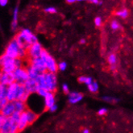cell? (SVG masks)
<instances>
[{
	"mask_svg": "<svg viewBox=\"0 0 133 133\" xmlns=\"http://www.w3.org/2000/svg\"><path fill=\"white\" fill-rule=\"evenodd\" d=\"M44 49L41 45V43H36L32 45H31L28 49L27 50L28 52V60H32V59H35V58H38L41 57V53L43 52Z\"/></svg>",
	"mask_w": 133,
	"mask_h": 133,
	"instance_id": "cell-7",
	"label": "cell"
},
{
	"mask_svg": "<svg viewBox=\"0 0 133 133\" xmlns=\"http://www.w3.org/2000/svg\"><path fill=\"white\" fill-rule=\"evenodd\" d=\"M15 112V104L14 102H7V103L5 105V107L3 108L1 113L6 118L11 117L14 113Z\"/></svg>",
	"mask_w": 133,
	"mask_h": 133,
	"instance_id": "cell-12",
	"label": "cell"
},
{
	"mask_svg": "<svg viewBox=\"0 0 133 133\" xmlns=\"http://www.w3.org/2000/svg\"><path fill=\"white\" fill-rule=\"evenodd\" d=\"M49 93L48 90H46L45 89H42V88H39L36 94L39 95V96H41V98H44L46 95H47V94Z\"/></svg>",
	"mask_w": 133,
	"mask_h": 133,
	"instance_id": "cell-27",
	"label": "cell"
},
{
	"mask_svg": "<svg viewBox=\"0 0 133 133\" xmlns=\"http://www.w3.org/2000/svg\"><path fill=\"white\" fill-rule=\"evenodd\" d=\"M26 111V114H27V116H28V122H29V125L32 124L38 118V114L32 110H30V109H27L25 111Z\"/></svg>",
	"mask_w": 133,
	"mask_h": 133,
	"instance_id": "cell-19",
	"label": "cell"
},
{
	"mask_svg": "<svg viewBox=\"0 0 133 133\" xmlns=\"http://www.w3.org/2000/svg\"><path fill=\"white\" fill-rule=\"evenodd\" d=\"M107 113V109L105 108V107L100 108L99 110L98 111V114L99 115H105Z\"/></svg>",
	"mask_w": 133,
	"mask_h": 133,
	"instance_id": "cell-33",
	"label": "cell"
},
{
	"mask_svg": "<svg viewBox=\"0 0 133 133\" xmlns=\"http://www.w3.org/2000/svg\"><path fill=\"white\" fill-rule=\"evenodd\" d=\"M107 61L108 64L110 65V68L111 70H115L116 69V65H117V61H118V58L117 56L115 53H110L107 57Z\"/></svg>",
	"mask_w": 133,
	"mask_h": 133,
	"instance_id": "cell-18",
	"label": "cell"
},
{
	"mask_svg": "<svg viewBox=\"0 0 133 133\" xmlns=\"http://www.w3.org/2000/svg\"><path fill=\"white\" fill-rule=\"evenodd\" d=\"M103 100L107 102V103H115L119 101L118 98H116L115 97H111V96H103Z\"/></svg>",
	"mask_w": 133,
	"mask_h": 133,
	"instance_id": "cell-26",
	"label": "cell"
},
{
	"mask_svg": "<svg viewBox=\"0 0 133 133\" xmlns=\"http://www.w3.org/2000/svg\"><path fill=\"white\" fill-rule=\"evenodd\" d=\"M7 3H8V0H0V6H5Z\"/></svg>",
	"mask_w": 133,
	"mask_h": 133,
	"instance_id": "cell-36",
	"label": "cell"
},
{
	"mask_svg": "<svg viewBox=\"0 0 133 133\" xmlns=\"http://www.w3.org/2000/svg\"><path fill=\"white\" fill-rule=\"evenodd\" d=\"M18 19H19V8L16 6L13 10L12 21H11V29L15 31L18 27Z\"/></svg>",
	"mask_w": 133,
	"mask_h": 133,
	"instance_id": "cell-17",
	"label": "cell"
},
{
	"mask_svg": "<svg viewBox=\"0 0 133 133\" xmlns=\"http://www.w3.org/2000/svg\"><path fill=\"white\" fill-rule=\"evenodd\" d=\"M7 102H8V100H7L6 98H3V99H0V112L2 111L3 108L5 107V105L7 103Z\"/></svg>",
	"mask_w": 133,
	"mask_h": 133,
	"instance_id": "cell-32",
	"label": "cell"
},
{
	"mask_svg": "<svg viewBox=\"0 0 133 133\" xmlns=\"http://www.w3.org/2000/svg\"><path fill=\"white\" fill-rule=\"evenodd\" d=\"M65 1H66L68 3H70V4H71V3H74L75 2H77V0H65Z\"/></svg>",
	"mask_w": 133,
	"mask_h": 133,
	"instance_id": "cell-40",
	"label": "cell"
},
{
	"mask_svg": "<svg viewBox=\"0 0 133 133\" xmlns=\"http://www.w3.org/2000/svg\"><path fill=\"white\" fill-rule=\"evenodd\" d=\"M28 65H31L32 68H34L40 74H43L47 72V68L45 65V63L41 57L28 60Z\"/></svg>",
	"mask_w": 133,
	"mask_h": 133,
	"instance_id": "cell-8",
	"label": "cell"
},
{
	"mask_svg": "<svg viewBox=\"0 0 133 133\" xmlns=\"http://www.w3.org/2000/svg\"><path fill=\"white\" fill-rule=\"evenodd\" d=\"M24 87L31 95H32V94H36V92L39 89L36 81L35 79H30V78L25 82Z\"/></svg>",
	"mask_w": 133,
	"mask_h": 133,
	"instance_id": "cell-13",
	"label": "cell"
},
{
	"mask_svg": "<svg viewBox=\"0 0 133 133\" xmlns=\"http://www.w3.org/2000/svg\"><path fill=\"white\" fill-rule=\"evenodd\" d=\"M57 110V104H55V105H53L52 107H50L49 111L50 112L53 113V112H55Z\"/></svg>",
	"mask_w": 133,
	"mask_h": 133,
	"instance_id": "cell-35",
	"label": "cell"
},
{
	"mask_svg": "<svg viewBox=\"0 0 133 133\" xmlns=\"http://www.w3.org/2000/svg\"><path fill=\"white\" fill-rule=\"evenodd\" d=\"M26 68H27V70H28V73L30 79H35L36 80L39 76L41 75V74H39L34 68H32L31 65H29L28 63V65L26 66Z\"/></svg>",
	"mask_w": 133,
	"mask_h": 133,
	"instance_id": "cell-20",
	"label": "cell"
},
{
	"mask_svg": "<svg viewBox=\"0 0 133 133\" xmlns=\"http://www.w3.org/2000/svg\"><path fill=\"white\" fill-rule=\"evenodd\" d=\"M88 1H90V0H88Z\"/></svg>",
	"mask_w": 133,
	"mask_h": 133,
	"instance_id": "cell-42",
	"label": "cell"
},
{
	"mask_svg": "<svg viewBox=\"0 0 133 133\" xmlns=\"http://www.w3.org/2000/svg\"><path fill=\"white\" fill-rule=\"evenodd\" d=\"M44 12L48 13V14H55L57 11V8L54 6H48V7H46V8H44Z\"/></svg>",
	"mask_w": 133,
	"mask_h": 133,
	"instance_id": "cell-28",
	"label": "cell"
},
{
	"mask_svg": "<svg viewBox=\"0 0 133 133\" xmlns=\"http://www.w3.org/2000/svg\"><path fill=\"white\" fill-rule=\"evenodd\" d=\"M15 81L20 85H24L25 82L29 79V75L28 73L27 68L25 66H23L15 69V71L13 73Z\"/></svg>",
	"mask_w": 133,
	"mask_h": 133,
	"instance_id": "cell-6",
	"label": "cell"
},
{
	"mask_svg": "<svg viewBox=\"0 0 133 133\" xmlns=\"http://www.w3.org/2000/svg\"><path fill=\"white\" fill-rule=\"evenodd\" d=\"M14 104H15V112H18L19 114L24 112L27 109V104L24 102H22V101H14Z\"/></svg>",
	"mask_w": 133,
	"mask_h": 133,
	"instance_id": "cell-16",
	"label": "cell"
},
{
	"mask_svg": "<svg viewBox=\"0 0 133 133\" xmlns=\"http://www.w3.org/2000/svg\"><path fill=\"white\" fill-rule=\"evenodd\" d=\"M67 69V64L65 61H61L58 64V69L61 70V71H65V70Z\"/></svg>",
	"mask_w": 133,
	"mask_h": 133,
	"instance_id": "cell-29",
	"label": "cell"
},
{
	"mask_svg": "<svg viewBox=\"0 0 133 133\" xmlns=\"http://www.w3.org/2000/svg\"><path fill=\"white\" fill-rule=\"evenodd\" d=\"M83 99V95L79 92H69L68 100L70 104H76Z\"/></svg>",
	"mask_w": 133,
	"mask_h": 133,
	"instance_id": "cell-15",
	"label": "cell"
},
{
	"mask_svg": "<svg viewBox=\"0 0 133 133\" xmlns=\"http://www.w3.org/2000/svg\"><path fill=\"white\" fill-rule=\"evenodd\" d=\"M103 0H100V1H99V3H98V5H102V4H103Z\"/></svg>",
	"mask_w": 133,
	"mask_h": 133,
	"instance_id": "cell-41",
	"label": "cell"
},
{
	"mask_svg": "<svg viewBox=\"0 0 133 133\" xmlns=\"http://www.w3.org/2000/svg\"><path fill=\"white\" fill-rule=\"evenodd\" d=\"M100 0H90V3H94V4H98Z\"/></svg>",
	"mask_w": 133,
	"mask_h": 133,
	"instance_id": "cell-37",
	"label": "cell"
},
{
	"mask_svg": "<svg viewBox=\"0 0 133 133\" xmlns=\"http://www.w3.org/2000/svg\"><path fill=\"white\" fill-rule=\"evenodd\" d=\"M23 62L24 60L19 58L13 59L6 55L5 53L0 56V67H1V71L4 73L13 74L16 69L25 66Z\"/></svg>",
	"mask_w": 133,
	"mask_h": 133,
	"instance_id": "cell-1",
	"label": "cell"
},
{
	"mask_svg": "<svg viewBox=\"0 0 133 133\" xmlns=\"http://www.w3.org/2000/svg\"><path fill=\"white\" fill-rule=\"evenodd\" d=\"M82 133H90V130L88 128H84L82 131Z\"/></svg>",
	"mask_w": 133,
	"mask_h": 133,
	"instance_id": "cell-39",
	"label": "cell"
},
{
	"mask_svg": "<svg viewBox=\"0 0 133 133\" xmlns=\"http://www.w3.org/2000/svg\"><path fill=\"white\" fill-rule=\"evenodd\" d=\"M78 82L80 83H83L87 85H89L92 82H93V79L90 77H87V76H81L78 78Z\"/></svg>",
	"mask_w": 133,
	"mask_h": 133,
	"instance_id": "cell-22",
	"label": "cell"
},
{
	"mask_svg": "<svg viewBox=\"0 0 133 133\" xmlns=\"http://www.w3.org/2000/svg\"><path fill=\"white\" fill-rule=\"evenodd\" d=\"M102 23H103V19H102L101 17L97 16L96 18H95V24L96 25V27L102 26Z\"/></svg>",
	"mask_w": 133,
	"mask_h": 133,
	"instance_id": "cell-31",
	"label": "cell"
},
{
	"mask_svg": "<svg viewBox=\"0 0 133 133\" xmlns=\"http://www.w3.org/2000/svg\"><path fill=\"white\" fill-rule=\"evenodd\" d=\"M6 55H7L9 57L13 58V59H22L25 60L28 58V52L27 50L23 49L22 47L17 43L16 40L14 38L12 41L8 44V45L6 46L5 52Z\"/></svg>",
	"mask_w": 133,
	"mask_h": 133,
	"instance_id": "cell-3",
	"label": "cell"
},
{
	"mask_svg": "<svg viewBox=\"0 0 133 133\" xmlns=\"http://www.w3.org/2000/svg\"><path fill=\"white\" fill-rule=\"evenodd\" d=\"M19 87H20V84H19L17 82H14L7 87L6 99L9 102L17 101Z\"/></svg>",
	"mask_w": 133,
	"mask_h": 133,
	"instance_id": "cell-9",
	"label": "cell"
},
{
	"mask_svg": "<svg viewBox=\"0 0 133 133\" xmlns=\"http://www.w3.org/2000/svg\"><path fill=\"white\" fill-rule=\"evenodd\" d=\"M14 82H15V81L13 74L4 73L3 71L0 72V84L5 85V87H8Z\"/></svg>",
	"mask_w": 133,
	"mask_h": 133,
	"instance_id": "cell-10",
	"label": "cell"
},
{
	"mask_svg": "<svg viewBox=\"0 0 133 133\" xmlns=\"http://www.w3.org/2000/svg\"><path fill=\"white\" fill-rule=\"evenodd\" d=\"M44 79H45V85L46 90L49 92L55 93L57 87V78L56 74H52L49 72H46L44 74Z\"/></svg>",
	"mask_w": 133,
	"mask_h": 133,
	"instance_id": "cell-5",
	"label": "cell"
},
{
	"mask_svg": "<svg viewBox=\"0 0 133 133\" xmlns=\"http://www.w3.org/2000/svg\"><path fill=\"white\" fill-rule=\"evenodd\" d=\"M116 15L122 19H126L128 16V11L126 8H123L122 10H119L116 12Z\"/></svg>",
	"mask_w": 133,
	"mask_h": 133,
	"instance_id": "cell-24",
	"label": "cell"
},
{
	"mask_svg": "<svg viewBox=\"0 0 133 133\" xmlns=\"http://www.w3.org/2000/svg\"><path fill=\"white\" fill-rule=\"evenodd\" d=\"M55 104H56L55 95L52 92H49L47 94V95L44 98V105L45 109L46 110H49V108Z\"/></svg>",
	"mask_w": 133,
	"mask_h": 133,
	"instance_id": "cell-11",
	"label": "cell"
},
{
	"mask_svg": "<svg viewBox=\"0 0 133 133\" xmlns=\"http://www.w3.org/2000/svg\"><path fill=\"white\" fill-rule=\"evenodd\" d=\"M6 117H5L1 112H0V132H1L2 131V128L3 127V124L6 121Z\"/></svg>",
	"mask_w": 133,
	"mask_h": 133,
	"instance_id": "cell-30",
	"label": "cell"
},
{
	"mask_svg": "<svg viewBox=\"0 0 133 133\" xmlns=\"http://www.w3.org/2000/svg\"><path fill=\"white\" fill-rule=\"evenodd\" d=\"M87 87H88L89 91L93 93V94L97 93L98 90V88H99L98 87V84L96 82H95V81H93L89 85H87Z\"/></svg>",
	"mask_w": 133,
	"mask_h": 133,
	"instance_id": "cell-21",
	"label": "cell"
},
{
	"mask_svg": "<svg viewBox=\"0 0 133 133\" xmlns=\"http://www.w3.org/2000/svg\"><path fill=\"white\" fill-rule=\"evenodd\" d=\"M7 95V87L0 84V99L6 98Z\"/></svg>",
	"mask_w": 133,
	"mask_h": 133,
	"instance_id": "cell-23",
	"label": "cell"
},
{
	"mask_svg": "<svg viewBox=\"0 0 133 133\" xmlns=\"http://www.w3.org/2000/svg\"><path fill=\"white\" fill-rule=\"evenodd\" d=\"M15 39L16 40L17 43L22 47L23 49L26 50L28 49V48L36 43L38 42V39L36 35H34L31 30L28 28H23L20 32L15 36Z\"/></svg>",
	"mask_w": 133,
	"mask_h": 133,
	"instance_id": "cell-2",
	"label": "cell"
},
{
	"mask_svg": "<svg viewBox=\"0 0 133 133\" xmlns=\"http://www.w3.org/2000/svg\"><path fill=\"white\" fill-rule=\"evenodd\" d=\"M85 43H87V41H85V39L82 38V39H81V40H80V44H85Z\"/></svg>",
	"mask_w": 133,
	"mask_h": 133,
	"instance_id": "cell-38",
	"label": "cell"
},
{
	"mask_svg": "<svg viewBox=\"0 0 133 133\" xmlns=\"http://www.w3.org/2000/svg\"><path fill=\"white\" fill-rule=\"evenodd\" d=\"M41 57L44 61L46 68H47V72L56 74L58 70V65L57 64L55 59H54L45 49L43 50Z\"/></svg>",
	"mask_w": 133,
	"mask_h": 133,
	"instance_id": "cell-4",
	"label": "cell"
},
{
	"mask_svg": "<svg viewBox=\"0 0 133 133\" xmlns=\"http://www.w3.org/2000/svg\"><path fill=\"white\" fill-rule=\"evenodd\" d=\"M29 125V122L28 119V116L26 114V111L21 113L20 115V118L18 123V130H19V133L21 132L22 131L24 130Z\"/></svg>",
	"mask_w": 133,
	"mask_h": 133,
	"instance_id": "cell-14",
	"label": "cell"
},
{
	"mask_svg": "<svg viewBox=\"0 0 133 133\" xmlns=\"http://www.w3.org/2000/svg\"><path fill=\"white\" fill-rule=\"evenodd\" d=\"M62 90H63V92H64L65 94H69V85H68L66 83H65V84L62 85Z\"/></svg>",
	"mask_w": 133,
	"mask_h": 133,
	"instance_id": "cell-34",
	"label": "cell"
},
{
	"mask_svg": "<svg viewBox=\"0 0 133 133\" xmlns=\"http://www.w3.org/2000/svg\"><path fill=\"white\" fill-rule=\"evenodd\" d=\"M111 28L112 30L117 31V30H119V29L121 28V25L116 19H112L111 22Z\"/></svg>",
	"mask_w": 133,
	"mask_h": 133,
	"instance_id": "cell-25",
	"label": "cell"
}]
</instances>
